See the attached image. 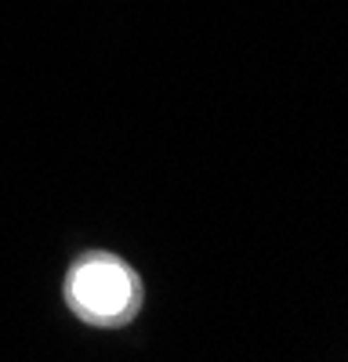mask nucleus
Returning <instances> with one entry per match:
<instances>
[{
	"label": "nucleus",
	"instance_id": "f257e3e1",
	"mask_svg": "<svg viewBox=\"0 0 348 362\" xmlns=\"http://www.w3.org/2000/svg\"><path fill=\"white\" fill-rule=\"evenodd\" d=\"M62 305L91 329H127L145 308V283L127 257L83 250L62 276Z\"/></svg>",
	"mask_w": 348,
	"mask_h": 362
}]
</instances>
